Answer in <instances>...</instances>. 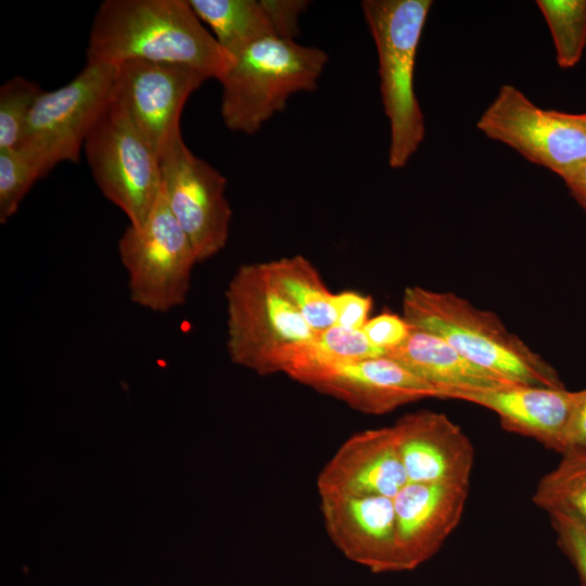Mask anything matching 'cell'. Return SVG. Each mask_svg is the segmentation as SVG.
<instances>
[{
    "instance_id": "1",
    "label": "cell",
    "mask_w": 586,
    "mask_h": 586,
    "mask_svg": "<svg viewBox=\"0 0 586 586\" xmlns=\"http://www.w3.org/2000/svg\"><path fill=\"white\" fill-rule=\"evenodd\" d=\"M129 60L187 65L218 80L233 62L188 0H105L93 17L87 61Z\"/></svg>"
},
{
    "instance_id": "2",
    "label": "cell",
    "mask_w": 586,
    "mask_h": 586,
    "mask_svg": "<svg viewBox=\"0 0 586 586\" xmlns=\"http://www.w3.org/2000/svg\"><path fill=\"white\" fill-rule=\"evenodd\" d=\"M403 317L449 343L473 364L513 383L561 388L557 370L499 317L454 292L413 285L403 294Z\"/></svg>"
},
{
    "instance_id": "3",
    "label": "cell",
    "mask_w": 586,
    "mask_h": 586,
    "mask_svg": "<svg viewBox=\"0 0 586 586\" xmlns=\"http://www.w3.org/2000/svg\"><path fill=\"white\" fill-rule=\"evenodd\" d=\"M225 298L230 360L257 374H286L317 339L298 310L271 284L264 263L240 266Z\"/></svg>"
},
{
    "instance_id": "4",
    "label": "cell",
    "mask_w": 586,
    "mask_h": 586,
    "mask_svg": "<svg viewBox=\"0 0 586 586\" xmlns=\"http://www.w3.org/2000/svg\"><path fill=\"white\" fill-rule=\"evenodd\" d=\"M431 0H365L366 23L379 62L380 93L390 123L388 164L403 168L424 140L415 87L416 58Z\"/></svg>"
},
{
    "instance_id": "5",
    "label": "cell",
    "mask_w": 586,
    "mask_h": 586,
    "mask_svg": "<svg viewBox=\"0 0 586 586\" xmlns=\"http://www.w3.org/2000/svg\"><path fill=\"white\" fill-rule=\"evenodd\" d=\"M328 54L294 39H262L233 58L220 77V112L233 131L253 135L297 92L314 91Z\"/></svg>"
},
{
    "instance_id": "6",
    "label": "cell",
    "mask_w": 586,
    "mask_h": 586,
    "mask_svg": "<svg viewBox=\"0 0 586 586\" xmlns=\"http://www.w3.org/2000/svg\"><path fill=\"white\" fill-rule=\"evenodd\" d=\"M115 76L116 64L87 61L67 85L38 97L16 148L43 177L61 162L79 161L81 146L112 99Z\"/></svg>"
},
{
    "instance_id": "7",
    "label": "cell",
    "mask_w": 586,
    "mask_h": 586,
    "mask_svg": "<svg viewBox=\"0 0 586 586\" xmlns=\"http://www.w3.org/2000/svg\"><path fill=\"white\" fill-rule=\"evenodd\" d=\"M84 148L103 195L142 227L161 193L160 157L113 94Z\"/></svg>"
},
{
    "instance_id": "8",
    "label": "cell",
    "mask_w": 586,
    "mask_h": 586,
    "mask_svg": "<svg viewBox=\"0 0 586 586\" xmlns=\"http://www.w3.org/2000/svg\"><path fill=\"white\" fill-rule=\"evenodd\" d=\"M118 255L135 304L167 313L186 303L198 258L162 189L145 224L140 228L129 225L122 234Z\"/></svg>"
},
{
    "instance_id": "9",
    "label": "cell",
    "mask_w": 586,
    "mask_h": 586,
    "mask_svg": "<svg viewBox=\"0 0 586 586\" xmlns=\"http://www.w3.org/2000/svg\"><path fill=\"white\" fill-rule=\"evenodd\" d=\"M476 128L560 178L586 164V131L576 114L542 109L509 84L501 86Z\"/></svg>"
},
{
    "instance_id": "10",
    "label": "cell",
    "mask_w": 586,
    "mask_h": 586,
    "mask_svg": "<svg viewBox=\"0 0 586 586\" xmlns=\"http://www.w3.org/2000/svg\"><path fill=\"white\" fill-rule=\"evenodd\" d=\"M160 165L162 192L198 263L214 257L227 244L232 217L226 178L194 155L181 133L162 153Z\"/></svg>"
},
{
    "instance_id": "11",
    "label": "cell",
    "mask_w": 586,
    "mask_h": 586,
    "mask_svg": "<svg viewBox=\"0 0 586 586\" xmlns=\"http://www.w3.org/2000/svg\"><path fill=\"white\" fill-rule=\"evenodd\" d=\"M206 79L191 66L129 60L116 64L113 95L161 157L181 133L184 103Z\"/></svg>"
},
{
    "instance_id": "12",
    "label": "cell",
    "mask_w": 586,
    "mask_h": 586,
    "mask_svg": "<svg viewBox=\"0 0 586 586\" xmlns=\"http://www.w3.org/2000/svg\"><path fill=\"white\" fill-rule=\"evenodd\" d=\"M288 375L368 415H384L409 403L435 398V390L386 355L352 362L317 364Z\"/></svg>"
},
{
    "instance_id": "13",
    "label": "cell",
    "mask_w": 586,
    "mask_h": 586,
    "mask_svg": "<svg viewBox=\"0 0 586 586\" xmlns=\"http://www.w3.org/2000/svg\"><path fill=\"white\" fill-rule=\"evenodd\" d=\"M466 483H407L393 498L398 572L435 556L461 521L469 497Z\"/></svg>"
},
{
    "instance_id": "14",
    "label": "cell",
    "mask_w": 586,
    "mask_h": 586,
    "mask_svg": "<svg viewBox=\"0 0 586 586\" xmlns=\"http://www.w3.org/2000/svg\"><path fill=\"white\" fill-rule=\"evenodd\" d=\"M391 426L408 483L470 484L473 444L445 413L415 411Z\"/></svg>"
},
{
    "instance_id": "15",
    "label": "cell",
    "mask_w": 586,
    "mask_h": 586,
    "mask_svg": "<svg viewBox=\"0 0 586 586\" xmlns=\"http://www.w3.org/2000/svg\"><path fill=\"white\" fill-rule=\"evenodd\" d=\"M319 497L326 532L344 557L373 573L398 572L393 498Z\"/></svg>"
},
{
    "instance_id": "16",
    "label": "cell",
    "mask_w": 586,
    "mask_h": 586,
    "mask_svg": "<svg viewBox=\"0 0 586 586\" xmlns=\"http://www.w3.org/2000/svg\"><path fill=\"white\" fill-rule=\"evenodd\" d=\"M408 483L392 426L365 430L348 437L317 477L319 496L394 498Z\"/></svg>"
},
{
    "instance_id": "17",
    "label": "cell",
    "mask_w": 586,
    "mask_h": 586,
    "mask_svg": "<svg viewBox=\"0 0 586 586\" xmlns=\"http://www.w3.org/2000/svg\"><path fill=\"white\" fill-rule=\"evenodd\" d=\"M576 391L524 384L450 391L440 398L458 399L492 410L508 432L563 453L565 429Z\"/></svg>"
},
{
    "instance_id": "18",
    "label": "cell",
    "mask_w": 586,
    "mask_h": 586,
    "mask_svg": "<svg viewBox=\"0 0 586 586\" xmlns=\"http://www.w3.org/2000/svg\"><path fill=\"white\" fill-rule=\"evenodd\" d=\"M385 355L430 384L435 398L450 391L517 384L473 364L444 339L413 327L407 340Z\"/></svg>"
},
{
    "instance_id": "19",
    "label": "cell",
    "mask_w": 586,
    "mask_h": 586,
    "mask_svg": "<svg viewBox=\"0 0 586 586\" xmlns=\"http://www.w3.org/2000/svg\"><path fill=\"white\" fill-rule=\"evenodd\" d=\"M218 44L232 58L251 44L281 37L271 0H188Z\"/></svg>"
},
{
    "instance_id": "20",
    "label": "cell",
    "mask_w": 586,
    "mask_h": 586,
    "mask_svg": "<svg viewBox=\"0 0 586 586\" xmlns=\"http://www.w3.org/2000/svg\"><path fill=\"white\" fill-rule=\"evenodd\" d=\"M264 267L271 284L317 334L336 324L333 293L307 258L282 257L264 263Z\"/></svg>"
},
{
    "instance_id": "21",
    "label": "cell",
    "mask_w": 586,
    "mask_h": 586,
    "mask_svg": "<svg viewBox=\"0 0 586 586\" xmlns=\"http://www.w3.org/2000/svg\"><path fill=\"white\" fill-rule=\"evenodd\" d=\"M532 501L548 515H570L586 528V449L561 454L558 464L538 480Z\"/></svg>"
},
{
    "instance_id": "22",
    "label": "cell",
    "mask_w": 586,
    "mask_h": 586,
    "mask_svg": "<svg viewBox=\"0 0 586 586\" xmlns=\"http://www.w3.org/2000/svg\"><path fill=\"white\" fill-rule=\"evenodd\" d=\"M550 30L556 61L561 68H572L586 48V0H537Z\"/></svg>"
},
{
    "instance_id": "23",
    "label": "cell",
    "mask_w": 586,
    "mask_h": 586,
    "mask_svg": "<svg viewBox=\"0 0 586 586\" xmlns=\"http://www.w3.org/2000/svg\"><path fill=\"white\" fill-rule=\"evenodd\" d=\"M384 355V351L368 341L362 330L335 324L317 335L303 360L286 374L308 365L352 362Z\"/></svg>"
},
{
    "instance_id": "24",
    "label": "cell",
    "mask_w": 586,
    "mask_h": 586,
    "mask_svg": "<svg viewBox=\"0 0 586 586\" xmlns=\"http://www.w3.org/2000/svg\"><path fill=\"white\" fill-rule=\"evenodd\" d=\"M42 92L38 84L22 76L1 86L0 149L18 145L30 110Z\"/></svg>"
},
{
    "instance_id": "25",
    "label": "cell",
    "mask_w": 586,
    "mask_h": 586,
    "mask_svg": "<svg viewBox=\"0 0 586 586\" xmlns=\"http://www.w3.org/2000/svg\"><path fill=\"white\" fill-rule=\"evenodd\" d=\"M42 174L17 148L0 149V222L13 216Z\"/></svg>"
},
{
    "instance_id": "26",
    "label": "cell",
    "mask_w": 586,
    "mask_h": 586,
    "mask_svg": "<svg viewBox=\"0 0 586 586\" xmlns=\"http://www.w3.org/2000/svg\"><path fill=\"white\" fill-rule=\"evenodd\" d=\"M559 548L575 569L582 586H586V528L574 518L549 514Z\"/></svg>"
},
{
    "instance_id": "27",
    "label": "cell",
    "mask_w": 586,
    "mask_h": 586,
    "mask_svg": "<svg viewBox=\"0 0 586 586\" xmlns=\"http://www.w3.org/2000/svg\"><path fill=\"white\" fill-rule=\"evenodd\" d=\"M411 329L403 316L384 311L369 318L361 330L373 346L386 353L403 344Z\"/></svg>"
},
{
    "instance_id": "28",
    "label": "cell",
    "mask_w": 586,
    "mask_h": 586,
    "mask_svg": "<svg viewBox=\"0 0 586 586\" xmlns=\"http://www.w3.org/2000/svg\"><path fill=\"white\" fill-rule=\"evenodd\" d=\"M332 304L336 314V326L355 330L364 328L372 308L370 296L353 291L333 293Z\"/></svg>"
},
{
    "instance_id": "29",
    "label": "cell",
    "mask_w": 586,
    "mask_h": 586,
    "mask_svg": "<svg viewBox=\"0 0 586 586\" xmlns=\"http://www.w3.org/2000/svg\"><path fill=\"white\" fill-rule=\"evenodd\" d=\"M570 449H586V387L576 391L566 424L563 453Z\"/></svg>"
},
{
    "instance_id": "30",
    "label": "cell",
    "mask_w": 586,
    "mask_h": 586,
    "mask_svg": "<svg viewBox=\"0 0 586 586\" xmlns=\"http://www.w3.org/2000/svg\"><path fill=\"white\" fill-rule=\"evenodd\" d=\"M561 179L572 198L586 215V164Z\"/></svg>"
},
{
    "instance_id": "31",
    "label": "cell",
    "mask_w": 586,
    "mask_h": 586,
    "mask_svg": "<svg viewBox=\"0 0 586 586\" xmlns=\"http://www.w3.org/2000/svg\"><path fill=\"white\" fill-rule=\"evenodd\" d=\"M576 117L586 131V113L576 114Z\"/></svg>"
}]
</instances>
